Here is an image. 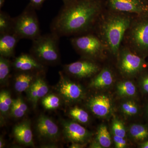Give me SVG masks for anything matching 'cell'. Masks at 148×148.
Returning <instances> with one entry per match:
<instances>
[{"mask_svg":"<svg viewBox=\"0 0 148 148\" xmlns=\"http://www.w3.org/2000/svg\"><path fill=\"white\" fill-rule=\"evenodd\" d=\"M96 140L101 148H109L112 145L110 135L106 125H101L98 127Z\"/></svg>","mask_w":148,"mask_h":148,"instance_id":"603a6c76","label":"cell"},{"mask_svg":"<svg viewBox=\"0 0 148 148\" xmlns=\"http://www.w3.org/2000/svg\"><path fill=\"white\" fill-rule=\"evenodd\" d=\"M134 15L105 9L93 31L106 46L108 53L116 57L125 32Z\"/></svg>","mask_w":148,"mask_h":148,"instance_id":"7a4b0ae2","label":"cell"},{"mask_svg":"<svg viewBox=\"0 0 148 148\" xmlns=\"http://www.w3.org/2000/svg\"><path fill=\"white\" fill-rule=\"evenodd\" d=\"M106 7L104 0H76L64 5L52 20L51 32L60 38L92 32Z\"/></svg>","mask_w":148,"mask_h":148,"instance_id":"6da1fadb","label":"cell"},{"mask_svg":"<svg viewBox=\"0 0 148 148\" xmlns=\"http://www.w3.org/2000/svg\"><path fill=\"white\" fill-rule=\"evenodd\" d=\"M113 139L115 148H124L127 146V142L125 138L113 135Z\"/></svg>","mask_w":148,"mask_h":148,"instance_id":"1f68e13d","label":"cell"},{"mask_svg":"<svg viewBox=\"0 0 148 148\" xmlns=\"http://www.w3.org/2000/svg\"><path fill=\"white\" fill-rule=\"evenodd\" d=\"M85 146V144H79V143H73L70 148H80L84 147Z\"/></svg>","mask_w":148,"mask_h":148,"instance_id":"e575fe53","label":"cell"},{"mask_svg":"<svg viewBox=\"0 0 148 148\" xmlns=\"http://www.w3.org/2000/svg\"><path fill=\"white\" fill-rule=\"evenodd\" d=\"M108 9L134 15L148 14V2L145 0H106Z\"/></svg>","mask_w":148,"mask_h":148,"instance_id":"ba28073f","label":"cell"},{"mask_svg":"<svg viewBox=\"0 0 148 148\" xmlns=\"http://www.w3.org/2000/svg\"><path fill=\"white\" fill-rule=\"evenodd\" d=\"M42 104L44 107L47 110L55 109L60 106V99L55 95H49L43 98Z\"/></svg>","mask_w":148,"mask_h":148,"instance_id":"4dcf8cb0","label":"cell"},{"mask_svg":"<svg viewBox=\"0 0 148 148\" xmlns=\"http://www.w3.org/2000/svg\"><path fill=\"white\" fill-rule=\"evenodd\" d=\"M114 82L113 72L110 67L106 66L95 75L90 83V86L97 90H104L110 88Z\"/></svg>","mask_w":148,"mask_h":148,"instance_id":"5bb4252c","label":"cell"},{"mask_svg":"<svg viewBox=\"0 0 148 148\" xmlns=\"http://www.w3.org/2000/svg\"><path fill=\"white\" fill-rule=\"evenodd\" d=\"M5 0H0V9L2 8L3 6L4 5Z\"/></svg>","mask_w":148,"mask_h":148,"instance_id":"74e56055","label":"cell"},{"mask_svg":"<svg viewBox=\"0 0 148 148\" xmlns=\"http://www.w3.org/2000/svg\"><path fill=\"white\" fill-rule=\"evenodd\" d=\"M46 1V0H29V4L36 10L40 9Z\"/></svg>","mask_w":148,"mask_h":148,"instance_id":"d6a6232c","label":"cell"},{"mask_svg":"<svg viewBox=\"0 0 148 148\" xmlns=\"http://www.w3.org/2000/svg\"><path fill=\"white\" fill-rule=\"evenodd\" d=\"M62 1L64 2V5H66L75 1L76 0H62Z\"/></svg>","mask_w":148,"mask_h":148,"instance_id":"8d00e7d4","label":"cell"},{"mask_svg":"<svg viewBox=\"0 0 148 148\" xmlns=\"http://www.w3.org/2000/svg\"><path fill=\"white\" fill-rule=\"evenodd\" d=\"M34 76L30 72H21L15 77L14 88L17 92L26 91L31 86Z\"/></svg>","mask_w":148,"mask_h":148,"instance_id":"7402d4cb","label":"cell"},{"mask_svg":"<svg viewBox=\"0 0 148 148\" xmlns=\"http://www.w3.org/2000/svg\"><path fill=\"white\" fill-rule=\"evenodd\" d=\"M27 106L21 98H17L12 101L11 107V114L17 118L22 117L27 112Z\"/></svg>","mask_w":148,"mask_h":148,"instance_id":"cb8c5ba5","label":"cell"},{"mask_svg":"<svg viewBox=\"0 0 148 148\" xmlns=\"http://www.w3.org/2000/svg\"><path fill=\"white\" fill-rule=\"evenodd\" d=\"M36 10L29 4L19 15L13 18L12 31L20 39L33 41L41 35Z\"/></svg>","mask_w":148,"mask_h":148,"instance_id":"52a82bcc","label":"cell"},{"mask_svg":"<svg viewBox=\"0 0 148 148\" xmlns=\"http://www.w3.org/2000/svg\"><path fill=\"white\" fill-rule=\"evenodd\" d=\"M12 66L16 70L21 72L40 71L44 68L43 64L31 53H21L15 58Z\"/></svg>","mask_w":148,"mask_h":148,"instance_id":"4fadbf2b","label":"cell"},{"mask_svg":"<svg viewBox=\"0 0 148 148\" xmlns=\"http://www.w3.org/2000/svg\"><path fill=\"white\" fill-rule=\"evenodd\" d=\"M10 61L8 58L3 56L0 57V81L1 83L5 82L10 73Z\"/></svg>","mask_w":148,"mask_h":148,"instance_id":"4316f807","label":"cell"},{"mask_svg":"<svg viewBox=\"0 0 148 148\" xmlns=\"http://www.w3.org/2000/svg\"><path fill=\"white\" fill-rule=\"evenodd\" d=\"M60 37L53 32L41 35L32 41L30 49L32 54L40 63L55 64L59 61Z\"/></svg>","mask_w":148,"mask_h":148,"instance_id":"277c9868","label":"cell"},{"mask_svg":"<svg viewBox=\"0 0 148 148\" xmlns=\"http://www.w3.org/2000/svg\"><path fill=\"white\" fill-rule=\"evenodd\" d=\"M21 40L12 31L0 34V55L8 58L15 53L16 45Z\"/></svg>","mask_w":148,"mask_h":148,"instance_id":"9a60e30c","label":"cell"},{"mask_svg":"<svg viewBox=\"0 0 148 148\" xmlns=\"http://www.w3.org/2000/svg\"><path fill=\"white\" fill-rule=\"evenodd\" d=\"M70 41L74 49L84 58L95 61L102 60L108 53L100 38L92 32L74 36Z\"/></svg>","mask_w":148,"mask_h":148,"instance_id":"5b68a950","label":"cell"},{"mask_svg":"<svg viewBox=\"0 0 148 148\" xmlns=\"http://www.w3.org/2000/svg\"><path fill=\"white\" fill-rule=\"evenodd\" d=\"M132 79H124L117 83L116 90L117 95L123 99L134 98L138 94V86Z\"/></svg>","mask_w":148,"mask_h":148,"instance_id":"e0dca14e","label":"cell"},{"mask_svg":"<svg viewBox=\"0 0 148 148\" xmlns=\"http://www.w3.org/2000/svg\"><path fill=\"white\" fill-rule=\"evenodd\" d=\"M145 1H147V2H148V0H145Z\"/></svg>","mask_w":148,"mask_h":148,"instance_id":"ab89813d","label":"cell"},{"mask_svg":"<svg viewBox=\"0 0 148 148\" xmlns=\"http://www.w3.org/2000/svg\"><path fill=\"white\" fill-rule=\"evenodd\" d=\"M13 133L18 143L25 145H33V134L28 122H24L16 125L14 128Z\"/></svg>","mask_w":148,"mask_h":148,"instance_id":"ac0fdd59","label":"cell"},{"mask_svg":"<svg viewBox=\"0 0 148 148\" xmlns=\"http://www.w3.org/2000/svg\"><path fill=\"white\" fill-rule=\"evenodd\" d=\"M87 106L93 114L102 119L108 118L110 116L113 109L110 96L104 93L92 96L88 102Z\"/></svg>","mask_w":148,"mask_h":148,"instance_id":"30bf717a","label":"cell"},{"mask_svg":"<svg viewBox=\"0 0 148 148\" xmlns=\"http://www.w3.org/2000/svg\"><path fill=\"white\" fill-rule=\"evenodd\" d=\"M37 129L41 136L51 140L56 139L59 134L58 126L52 120L44 115L39 118Z\"/></svg>","mask_w":148,"mask_h":148,"instance_id":"2e32d148","label":"cell"},{"mask_svg":"<svg viewBox=\"0 0 148 148\" xmlns=\"http://www.w3.org/2000/svg\"><path fill=\"white\" fill-rule=\"evenodd\" d=\"M65 71L78 78H87L94 76L101 71V67L96 61L84 58L64 66Z\"/></svg>","mask_w":148,"mask_h":148,"instance_id":"9c48e42d","label":"cell"},{"mask_svg":"<svg viewBox=\"0 0 148 148\" xmlns=\"http://www.w3.org/2000/svg\"><path fill=\"white\" fill-rule=\"evenodd\" d=\"M48 91V87L45 82L40 77H39L35 79L29 87V98L35 106L38 100L44 97Z\"/></svg>","mask_w":148,"mask_h":148,"instance_id":"ffe728a7","label":"cell"},{"mask_svg":"<svg viewBox=\"0 0 148 148\" xmlns=\"http://www.w3.org/2000/svg\"><path fill=\"white\" fill-rule=\"evenodd\" d=\"M138 86L144 95H148V69H147L138 77Z\"/></svg>","mask_w":148,"mask_h":148,"instance_id":"f546056e","label":"cell"},{"mask_svg":"<svg viewBox=\"0 0 148 148\" xmlns=\"http://www.w3.org/2000/svg\"><path fill=\"white\" fill-rule=\"evenodd\" d=\"M116 58L117 69L124 79H132L138 77L147 69L148 63L145 58L124 45L122 44Z\"/></svg>","mask_w":148,"mask_h":148,"instance_id":"8992f818","label":"cell"},{"mask_svg":"<svg viewBox=\"0 0 148 148\" xmlns=\"http://www.w3.org/2000/svg\"><path fill=\"white\" fill-rule=\"evenodd\" d=\"M143 110L144 111V113L145 114L146 119L148 121V101H147L145 104Z\"/></svg>","mask_w":148,"mask_h":148,"instance_id":"836d02e7","label":"cell"},{"mask_svg":"<svg viewBox=\"0 0 148 148\" xmlns=\"http://www.w3.org/2000/svg\"><path fill=\"white\" fill-rule=\"evenodd\" d=\"M64 128L66 138L72 143L85 144L91 136L88 130L75 122H65Z\"/></svg>","mask_w":148,"mask_h":148,"instance_id":"7c38bea8","label":"cell"},{"mask_svg":"<svg viewBox=\"0 0 148 148\" xmlns=\"http://www.w3.org/2000/svg\"><path fill=\"white\" fill-rule=\"evenodd\" d=\"M139 147L140 148H148V140L141 144H139Z\"/></svg>","mask_w":148,"mask_h":148,"instance_id":"d590c367","label":"cell"},{"mask_svg":"<svg viewBox=\"0 0 148 148\" xmlns=\"http://www.w3.org/2000/svg\"><path fill=\"white\" fill-rule=\"evenodd\" d=\"M69 114L72 118L80 123H86L89 120V115L87 112L78 107L72 109L69 112Z\"/></svg>","mask_w":148,"mask_h":148,"instance_id":"484cf974","label":"cell"},{"mask_svg":"<svg viewBox=\"0 0 148 148\" xmlns=\"http://www.w3.org/2000/svg\"><path fill=\"white\" fill-rule=\"evenodd\" d=\"M12 21L9 14L1 10L0 11V34L12 31Z\"/></svg>","mask_w":148,"mask_h":148,"instance_id":"d4e9b609","label":"cell"},{"mask_svg":"<svg viewBox=\"0 0 148 148\" xmlns=\"http://www.w3.org/2000/svg\"><path fill=\"white\" fill-rule=\"evenodd\" d=\"M129 138L136 143L141 144L148 140V124L135 123L130 124L127 129Z\"/></svg>","mask_w":148,"mask_h":148,"instance_id":"d6986e66","label":"cell"},{"mask_svg":"<svg viewBox=\"0 0 148 148\" xmlns=\"http://www.w3.org/2000/svg\"><path fill=\"white\" fill-rule=\"evenodd\" d=\"M112 131L113 135L125 138L126 128L123 122L117 118H114L112 123Z\"/></svg>","mask_w":148,"mask_h":148,"instance_id":"f1b7e54d","label":"cell"},{"mask_svg":"<svg viewBox=\"0 0 148 148\" xmlns=\"http://www.w3.org/2000/svg\"><path fill=\"white\" fill-rule=\"evenodd\" d=\"M60 79L58 90L61 96L69 102L79 101L84 97V90L79 85L71 81L59 72Z\"/></svg>","mask_w":148,"mask_h":148,"instance_id":"8fae6325","label":"cell"},{"mask_svg":"<svg viewBox=\"0 0 148 148\" xmlns=\"http://www.w3.org/2000/svg\"><path fill=\"white\" fill-rule=\"evenodd\" d=\"M122 44L142 57H148V14L134 15Z\"/></svg>","mask_w":148,"mask_h":148,"instance_id":"3957f363","label":"cell"},{"mask_svg":"<svg viewBox=\"0 0 148 148\" xmlns=\"http://www.w3.org/2000/svg\"><path fill=\"white\" fill-rule=\"evenodd\" d=\"M12 101L9 92L3 90L0 93V110L1 113L5 114L10 108Z\"/></svg>","mask_w":148,"mask_h":148,"instance_id":"83f0119b","label":"cell"},{"mask_svg":"<svg viewBox=\"0 0 148 148\" xmlns=\"http://www.w3.org/2000/svg\"><path fill=\"white\" fill-rule=\"evenodd\" d=\"M123 99L119 107L122 113L125 116L129 118L140 115L143 110L137 101L134 98Z\"/></svg>","mask_w":148,"mask_h":148,"instance_id":"44dd1931","label":"cell"},{"mask_svg":"<svg viewBox=\"0 0 148 148\" xmlns=\"http://www.w3.org/2000/svg\"><path fill=\"white\" fill-rule=\"evenodd\" d=\"M3 144L4 143H3V140L2 139H1V141H0V148H1L3 147Z\"/></svg>","mask_w":148,"mask_h":148,"instance_id":"f35d334b","label":"cell"}]
</instances>
